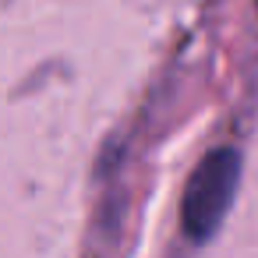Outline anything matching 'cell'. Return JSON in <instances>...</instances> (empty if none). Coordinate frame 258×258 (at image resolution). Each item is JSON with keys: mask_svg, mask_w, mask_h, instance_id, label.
Here are the masks:
<instances>
[{"mask_svg": "<svg viewBox=\"0 0 258 258\" xmlns=\"http://www.w3.org/2000/svg\"><path fill=\"white\" fill-rule=\"evenodd\" d=\"M237 180H240V156L233 149H216L198 163L180 202V223L191 240H209L219 230L233 202Z\"/></svg>", "mask_w": 258, "mask_h": 258, "instance_id": "cell-1", "label": "cell"}]
</instances>
